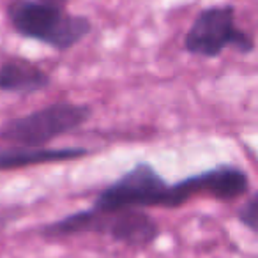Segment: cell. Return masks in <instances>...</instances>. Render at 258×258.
<instances>
[{"mask_svg": "<svg viewBox=\"0 0 258 258\" xmlns=\"http://www.w3.org/2000/svg\"><path fill=\"white\" fill-rule=\"evenodd\" d=\"M193 198H198L193 175L170 184L151 163L140 161L111 184L103 187L92 207L99 211L151 207L179 209Z\"/></svg>", "mask_w": 258, "mask_h": 258, "instance_id": "obj_1", "label": "cell"}, {"mask_svg": "<svg viewBox=\"0 0 258 258\" xmlns=\"http://www.w3.org/2000/svg\"><path fill=\"white\" fill-rule=\"evenodd\" d=\"M39 233L46 239L97 233L110 237L115 242L144 249L154 244V240L161 235V228L158 221L144 209L99 211L89 207L41 226Z\"/></svg>", "mask_w": 258, "mask_h": 258, "instance_id": "obj_2", "label": "cell"}, {"mask_svg": "<svg viewBox=\"0 0 258 258\" xmlns=\"http://www.w3.org/2000/svg\"><path fill=\"white\" fill-rule=\"evenodd\" d=\"M8 20L18 36L46 44L55 51L71 50L92 32V22L87 16L73 15L39 0H11Z\"/></svg>", "mask_w": 258, "mask_h": 258, "instance_id": "obj_3", "label": "cell"}, {"mask_svg": "<svg viewBox=\"0 0 258 258\" xmlns=\"http://www.w3.org/2000/svg\"><path fill=\"white\" fill-rule=\"evenodd\" d=\"M90 117L89 104L57 101L6 120L0 125V140L20 147H46L50 142L85 125Z\"/></svg>", "mask_w": 258, "mask_h": 258, "instance_id": "obj_4", "label": "cell"}, {"mask_svg": "<svg viewBox=\"0 0 258 258\" xmlns=\"http://www.w3.org/2000/svg\"><path fill=\"white\" fill-rule=\"evenodd\" d=\"M184 50L189 55L216 58L226 48H235L239 53H251L254 39L235 22V8L232 4L211 6L202 9L184 36Z\"/></svg>", "mask_w": 258, "mask_h": 258, "instance_id": "obj_5", "label": "cell"}, {"mask_svg": "<svg viewBox=\"0 0 258 258\" xmlns=\"http://www.w3.org/2000/svg\"><path fill=\"white\" fill-rule=\"evenodd\" d=\"M90 154L85 147H0V172L22 170L29 166L66 163L83 159Z\"/></svg>", "mask_w": 258, "mask_h": 258, "instance_id": "obj_6", "label": "cell"}, {"mask_svg": "<svg viewBox=\"0 0 258 258\" xmlns=\"http://www.w3.org/2000/svg\"><path fill=\"white\" fill-rule=\"evenodd\" d=\"M51 76L36 62L9 57L0 64V90L11 94H36L48 89Z\"/></svg>", "mask_w": 258, "mask_h": 258, "instance_id": "obj_7", "label": "cell"}, {"mask_svg": "<svg viewBox=\"0 0 258 258\" xmlns=\"http://www.w3.org/2000/svg\"><path fill=\"white\" fill-rule=\"evenodd\" d=\"M237 219L251 232H258V191L249 197L237 211Z\"/></svg>", "mask_w": 258, "mask_h": 258, "instance_id": "obj_8", "label": "cell"}, {"mask_svg": "<svg viewBox=\"0 0 258 258\" xmlns=\"http://www.w3.org/2000/svg\"><path fill=\"white\" fill-rule=\"evenodd\" d=\"M39 2L48 4V6H53V8H58V9H66V8H68L69 0H39Z\"/></svg>", "mask_w": 258, "mask_h": 258, "instance_id": "obj_9", "label": "cell"}]
</instances>
